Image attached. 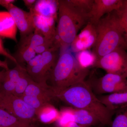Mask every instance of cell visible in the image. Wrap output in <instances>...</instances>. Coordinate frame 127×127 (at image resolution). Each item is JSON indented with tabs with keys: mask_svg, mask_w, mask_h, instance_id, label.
<instances>
[{
	"mask_svg": "<svg viewBox=\"0 0 127 127\" xmlns=\"http://www.w3.org/2000/svg\"><path fill=\"white\" fill-rule=\"evenodd\" d=\"M97 98L108 109L115 113L119 109L127 107V92L103 95Z\"/></svg>",
	"mask_w": 127,
	"mask_h": 127,
	"instance_id": "15",
	"label": "cell"
},
{
	"mask_svg": "<svg viewBox=\"0 0 127 127\" xmlns=\"http://www.w3.org/2000/svg\"><path fill=\"white\" fill-rule=\"evenodd\" d=\"M23 95L39 97L51 104L52 101L55 100L53 92L50 86H45L34 81L28 85Z\"/></svg>",
	"mask_w": 127,
	"mask_h": 127,
	"instance_id": "16",
	"label": "cell"
},
{
	"mask_svg": "<svg viewBox=\"0 0 127 127\" xmlns=\"http://www.w3.org/2000/svg\"><path fill=\"white\" fill-rule=\"evenodd\" d=\"M86 81L94 93L96 94H112L127 92V78L119 75L107 73L99 78L90 77Z\"/></svg>",
	"mask_w": 127,
	"mask_h": 127,
	"instance_id": "7",
	"label": "cell"
},
{
	"mask_svg": "<svg viewBox=\"0 0 127 127\" xmlns=\"http://www.w3.org/2000/svg\"><path fill=\"white\" fill-rule=\"evenodd\" d=\"M58 0H38L30 9L32 14L58 20Z\"/></svg>",
	"mask_w": 127,
	"mask_h": 127,
	"instance_id": "13",
	"label": "cell"
},
{
	"mask_svg": "<svg viewBox=\"0 0 127 127\" xmlns=\"http://www.w3.org/2000/svg\"><path fill=\"white\" fill-rule=\"evenodd\" d=\"M126 0H94L89 22L96 25L104 15L114 11H120Z\"/></svg>",
	"mask_w": 127,
	"mask_h": 127,
	"instance_id": "11",
	"label": "cell"
},
{
	"mask_svg": "<svg viewBox=\"0 0 127 127\" xmlns=\"http://www.w3.org/2000/svg\"><path fill=\"white\" fill-rule=\"evenodd\" d=\"M17 28L8 11H0V36L17 42Z\"/></svg>",
	"mask_w": 127,
	"mask_h": 127,
	"instance_id": "14",
	"label": "cell"
},
{
	"mask_svg": "<svg viewBox=\"0 0 127 127\" xmlns=\"http://www.w3.org/2000/svg\"><path fill=\"white\" fill-rule=\"evenodd\" d=\"M90 74L89 68L83 67L72 53L67 51L60 52L48 81L54 90H61L86 81Z\"/></svg>",
	"mask_w": 127,
	"mask_h": 127,
	"instance_id": "3",
	"label": "cell"
},
{
	"mask_svg": "<svg viewBox=\"0 0 127 127\" xmlns=\"http://www.w3.org/2000/svg\"><path fill=\"white\" fill-rule=\"evenodd\" d=\"M0 127H37L34 124L24 122L9 112L0 108Z\"/></svg>",
	"mask_w": 127,
	"mask_h": 127,
	"instance_id": "18",
	"label": "cell"
},
{
	"mask_svg": "<svg viewBox=\"0 0 127 127\" xmlns=\"http://www.w3.org/2000/svg\"><path fill=\"white\" fill-rule=\"evenodd\" d=\"M71 4L80 13L88 16L92 8L94 0H68Z\"/></svg>",
	"mask_w": 127,
	"mask_h": 127,
	"instance_id": "24",
	"label": "cell"
},
{
	"mask_svg": "<svg viewBox=\"0 0 127 127\" xmlns=\"http://www.w3.org/2000/svg\"><path fill=\"white\" fill-rule=\"evenodd\" d=\"M14 19L20 34V40L32 34L35 31L33 16L27 12L11 4L6 9Z\"/></svg>",
	"mask_w": 127,
	"mask_h": 127,
	"instance_id": "9",
	"label": "cell"
},
{
	"mask_svg": "<svg viewBox=\"0 0 127 127\" xmlns=\"http://www.w3.org/2000/svg\"><path fill=\"white\" fill-rule=\"evenodd\" d=\"M58 2L56 41L61 52L70 46L79 30L89 22V17L79 12L68 0H58Z\"/></svg>",
	"mask_w": 127,
	"mask_h": 127,
	"instance_id": "4",
	"label": "cell"
},
{
	"mask_svg": "<svg viewBox=\"0 0 127 127\" xmlns=\"http://www.w3.org/2000/svg\"><path fill=\"white\" fill-rule=\"evenodd\" d=\"M120 11L127 13V0H126V2H125L123 9Z\"/></svg>",
	"mask_w": 127,
	"mask_h": 127,
	"instance_id": "35",
	"label": "cell"
},
{
	"mask_svg": "<svg viewBox=\"0 0 127 127\" xmlns=\"http://www.w3.org/2000/svg\"><path fill=\"white\" fill-rule=\"evenodd\" d=\"M36 54L34 48L31 46L20 44L14 57L18 64L21 65L25 63H27L34 58Z\"/></svg>",
	"mask_w": 127,
	"mask_h": 127,
	"instance_id": "20",
	"label": "cell"
},
{
	"mask_svg": "<svg viewBox=\"0 0 127 127\" xmlns=\"http://www.w3.org/2000/svg\"><path fill=\"white\" fill-rule=\"evenodd\" d=\"M5 72V70L0 71V83H1L3 81L4 77Z\"/></svg>",
	"mask_w": 127,
	"mask_h": 127,
	"instance_id": "34",
	"label": "cell"
},
{
	"mask_svg": "<svg viewBox=\"0 0 127 127\" xmlns=\"http://www.w3.org/2000/svg\"><path fill=\"white\" fill-rule=\"evenodd\" d=\"M59 51L61 47L57 45L43 53L39 63L26 70L34 81L45 86H50L47 84L48 80L59 58Z\"/></svg>",
	"mask_w": 127,
	"mask_h": 127,
	"instance_id": "6",
	"label": "cell"
},
{
	"mask_svg": "<svg viewBox=\"0 0 127 127\" xmlns=\"http://www.w3.org/2000/svg\"><path fill=\"white\" fill-rule=\"evenodd\" d=\"M42 56V54L36 55L34 58H32L31 61L28 62L26 67L25 68L26 70L31 69L32 67L38 64L41 59Z\"/></svg>",
	"mask_w": 127,
	"mask_h": 127,
	"instance_id": "29",
	"label": "cell"
},
{
	"mask_svg": "<svg viewBox=\"0 0 127 127\" xmlns=\"http://www.w3.org/2000/svg\"><path fill=\"white\" fill-rule=\"evenodd\" d=\"M72 122L84 126H96L101 124L97 117L89 111L84 109H71Z\"/></svg>",
	"mask_w": 127,
	"mask_h": 127,
	"instance_id": "17",
	"label": "cell"
},
{
	"mask_svg": "<svg viewBox=\"0 0 127 127\" xmlns=\"http://www.w3.org/2000/svg\"><path fill=\"white\" fill-rule=\"evenodd\" d=\"M119 17L121 25L124 31V36L127 45V13L120 11H117Z\"/></svg>",
	"mask_w": 127,
	"mask_h": 127,
	"instance_id": "27",
	"label": "cell"
},
{
	"mask_svg": "<svg viewBox=\"0 0 127 127\" xmlns=\"http://www.w3.org/2000/svg\"><path fill=\"white\" fill-rule=\"evenodd\" d=\"M20 97L25 102L35 109L36 112L47 104H51L46 100L33 96L23 95Z\"/></svg>",
	"mask_w": 127,
	"mask_h": 127,
	"instance_id": "25",
	"label": "cell"
},
{
	"mask_svg": "<svg viewBox=\"0 0 127 127\" xmlns=\"http://www.w3.org/2000/svg\"><path fill=\"white\" fill-rule=\"evenodd\" d=\"M33 81L26 70L17 82L13 95L21 97L24 95L28 85Z\"/></svg>",
	"mask_w": 127,
	"mask_h": 127,
	"instance_id": "23",
	"label": "cell"
},
{
	"mask_svg": "<svg viewBox=\"0 0 127 127\" xmlns=\"http://www.w3.org/2000/svg\"><path fill=\"white\" fill-rule=\"evenodd\" d=\"M111 127H127V107L116 111Z\"/></svg>",
	"mask_w": 127,
	"mask_h": 127,
	"instance_id": "26",
	"label": "cell"
},
{
	"mask_svg": "<svg viewBox=\"0 0 127 127\" xmlns=\"http://www.w3.org/2000/svg\"><path fill=\"white\" fill-rule=\"evenodd\" d=\"M0 108L19 119L34 124L37 120L36 111L21 97L12 94L0 93Z\"/></svg>",
	"mask_w": 127,
	"mask_h": 127,
	"instance_id": "5",
	"label": "cell"
},
{
	"mask_svg": "<svg viewBox=\"0 0 127 127\" xmlns=\"http://www.w3.org/2000/svg\"><path fill=\"white\" fill-rule=\"evenodd\" d=\"M23 2L26 6L29 9H31L36 2V0H23Z\"/></svg>",
	"mask_w": 127,
	"mask_h": 127,
	"instance_id": "31",
	"label": "cell"
},
{
	"mask_svg": "<svg viewBox=\"0 0 127 127\" xmlns=\"http://www.w3.org/2000/svg\"><path fill=\"white\" fill-rule=\"evenodd\" d=\"M55 127H89V126H84V125H79V124H77L76 123L72 122V124L70 126H68L67 127H59V126H57V127L56 126Z\"/></svg>",
	"mask_w": 127,
	"mask_h": 127,
	"instance_id": "33",
	"label": "cell"
},
{
	"mask_svg": "<svg viewBox=\"0 0 127 127\" xmlns=\"http://www.w3.org/2000/svg\"><path fill=\"white\" fill-rule=\"evenodd\" d=\"M97 38L96 25L88 22L82 28L71 44L72 52L76 53L83 50H90L95 46Z\"/></svg>",
	"mask_w": 127,
	"mask_h": 127,
	"instance_id": "10",
	"label": "cell"
},
{
	"mask_svg": "<svg viewBox=\"0 0 127 127\" xmlns=\"http://www.w3.org/2000/svg\"><path fill=\"white\" fill-rule=\"evenodd\" d=\"M33 16L35 31L46 39L51 41L56 40L57 20L47 18L32 14Z\"/></svg>",
	"mask_w": 127,
	"mask_h": 127,
	"instance_id": "12",
	"label": "cell"
},
{
	"mask_svg": "<svg viewBox=\"0 0 127 127\" xmlns=\"http://www.w3.org/2000/svg\"><path fill=\"white\" fill-rule=\"evenodd\" d=\"M75 58L83 67L89 68L92 67L97 58L92 51L85 50L76 53Z\"/></svg>",
	"mask_w": 127,
	"mask_h": 127,
	"instance_id": "21",
	"label": "cell"
},
{
	"mask_svg": "<svg viewBox=\"0 0 127 127\" xmlns=\"http://www.w3.org/2000/svg\"><path fill=\"white\" fill-rule=\"evenodd\" d=\"M37 119L44 124L57 120L60 114L52 104H47L36 112Z\"/></svg>",
	"mask_w": 127,
	"mask_h": 127,
	"instance_id": "19",
	"label": "cell"
},
{
	"mask_svg": "<svg viewBox=\"0 0 127 127\" xmlns=\"http://www.w3.org/2000/svg\"><path fill=\"white\" fill-rule=\"evenodd\" d=\"M96 26L97 38L92 51L97 59L118 48L127 50L124 31L117 11L104 16Z\"/></svg>",
	"mask_w": 127,
	"mask_h": 127,
	"instance_id": "2",
	"label": "cell"
},
{
	"mask_svg": "<svg viewBox=\"0 0 127 127\" xmlns=\"http://www.w3.org/2000/svg\"><path fill=\"white\" fill-rule=\"evenodd\" d=\"M15 1V0H0V5L6 9L10 5Z\"/></svg>",
	"mask_w": 127,
	"mask_h": 127,
	"instance_id": "30",
	"label": "cell"
},
{
	"mask_svg": "<svg viewBox=\"0 0 127 127\" xmlns=\"http://www.w3.org/2000/svg\"><path fill=\"white\" fill-rule=\"evenodd\" d=\"M0 67L4 68L6 71L8 70L9 69L8 63L6 61H2L0 60Z\"/></svg>",
	"mask_w": 127,
	"mask_h": 127,
	"instance_id": "32",
	"label": "cell"
},
{
	"mask_svg": "<svg viewBox=\"0 0 127 127\" xmlns=\"http://www.w3.org/2000/svg\"><path fill=\"white\" fill-rule=\"evenodd\" d=\"M52 90L55 100L61 101L75 109L89 111L97 117L101 124L112 126L115 113L100 101L86 81L62 90Z\"/></svg>",
	"mask_w": 127,
	"mask_h": 127,
	"instance_id": "1",
	"label": "cell"
},
{
	"mask_svg": "<svg viewBox=\"0 0 127 127\" xmlns=\"http://www.w3.org/2000/svg\"></svg>",
	"mask_w": 127,
	"mask_h": 127,
	"instance_id": "36",
	"label": "cell"
},
{
	"mask_svg": "<svg viewBox=\"0 0 127 127\" xmlns=\"http://www.w3.org/2000/svg\"><path fill=\"white\" fill-rule=\"evenodd\" d=\"M0 55L6 57V58H7L10 60H11V61L14 62V63L16 65H18V64L17 63V62L15 57L13 56H12L11 54H10L4 47L2 41H1L0 38Z\"/></svg>",
	"mask_w": 127,
	"mask_h": 127,
	"instance_id": "28",
	"label": "cell"
},
{
	"mask_svg": "<svg viewBox=\"0 0 127 127\" xmlns=\"http://www.w3.org/2000/svg\"><path fill=\"white\" fill-rule=\"evenodd\" d=\"M46 39L36 31L20 40V44L31 46L34 49L36 47L50 42H55Z\"/></svg>",
	"mask_w": 127,
	"mask_h": 127,
	"instance_id": "22",
	"label": "cell"
},
{
	"mask_svg": "<svg viewBox=\"0 0 127 127\" xmlns=\"http://www.w3.org/2000/svg\"><path fill=\"white\" fill-rule=\"evenodd\" d=\"M101 68L107 73L127 78V52L118 48L97 59L92 67Z\"/></svg>",
	"mask_w": 127,
	"mask_h": 127,
	"instance_id": "8",
	"label": "cell"
}]
</instances>
